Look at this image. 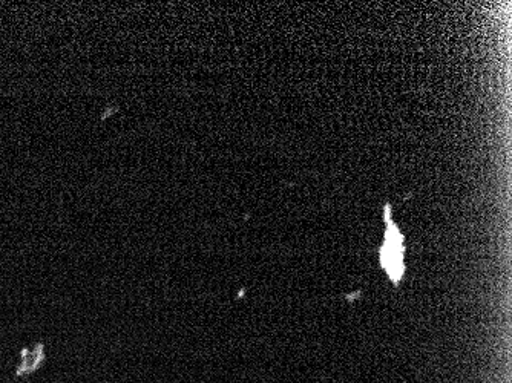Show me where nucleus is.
I'll use <instances>...</instances> for the list:
<instances>
[{"mask_svg":"<svg viewBox=\"0 0 512 383\" xmlns=\"http://www.w3.org/2000/svg\"><path fill=\"white\" fill-rule=\"evenodd\" d=\"M387 217V215H385ZM387 232H385V243L381 247L382 269L388 273L391 281L398 285L404 276V236L399 232L398 226L387 217Z\"/></svg>","mask_w":512,"mask_h":383,"instance_id":"f257e3e1","label":"nucleus"}]
</instances>
